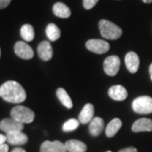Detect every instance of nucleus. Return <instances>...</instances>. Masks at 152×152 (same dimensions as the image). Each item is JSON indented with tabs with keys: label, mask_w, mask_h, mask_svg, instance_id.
Here are the masks:
<instances>
[{
	"label": "nucleus",
	"mask_w": 152,
	"mask_h": 152,
	"mask_svg": "<svg viewBox=\"0 0 152 152\" xmlns=\"http://www.w3.org/2000/svg\"><path fill=\"white\" fill-rule=\"evenodd\" d=\"M122 127V121L119 118H114L110 123H109L107 128H106V135L111 138L113 137L120 129V128Z\"/></svg>",
	"instance_id": "19"
},
{
	"label": "nucleus",
	"mask_w": 152,
	"mask_h": 152,
	"mask_svg": "<svg viewBox=\"0 0 152 152\" xmlns=\"http://www.w3.org/2000/svg\"><path fill=\"white\" fill-rule=\"evenodd\" d=\"M149 71H150V75H151V79L152 80V64L150 65V69H149Z\"/></svg>",
	"instance_id": "30"
},
{
	"label": "nucleus",
	"mask_w": 152,
	"mask_h": 152,
	"mask_svg": "<svg viewBox=\"0 0 152 152\" xmlns=\"http://www.w3.org/2000/svg\"><path fill=\"white\" fill-rule=\"evenodd\" d=\"M11 152H26L24 149H22V148H15L13 151Z\"/></svg>",
	"instance_id": "29"
},
{
	"label": "nucleus",
	"mask_w": 152,
	"mask_h": 152,
	"mask_svg": "<svg viewBox=\"0 0 152 152\" xmlns=\"http://www.w3.org/2000/svg\"><path fill=\"white\" fill-rule=\"evenodd\" d=\"M9 151V146L6 144L0 145V152H8Z\"/></svg>",
	"instance_id": "27"
},
{
	"label": "nucleus",
	"mask_w": 152,
	"mask_h": 152,
	"mask_svg": "<svg viewBox=\"0 0 152 152\" xmlns=\"http://www.w3.org/2000/svg\"><path fill=\"white\" fill-rule=\"evenodd\" d=\"M99 29L102 37L108 40H117L123 34V31L119 26L107 20H100Z\"/></svg>",
	"instance_id": "2"
},
{
	"label": "nucleus",
	"mask_w": 152,
	"mask_h": 152,
	"mask_svg": "<svg viewBox=\"0 0 152 152\" xmlns=\"http://www.w3.org/2000/svg\"><path fill=\"white\" fill-rule=\"evenodd\" d=\"M80 121L75 118H71L66 121L63 125V130L64 132H71V131L75 130L78 129L80 125Z\"/></svg>",
	"instance_id": "23"
},
{
	"label": "nucleus",
	"mask_w": 152,
	"mask_h": 152,
	"mask_svg": "<svg viewBox=\"0 0 152 152\" xmlns=\"http://www.w3.org/2000/svg\"><path fill=\"white\" fill-rule=\"evenodd\" d=\"M118 152H138V151L136 150V148H134V147H128V148L121 150Z\"/></svg>",
	"instance_id": "26"
},
{
	"label": "nucleus",
	"mask_w": 152,
	"mask_h": 152,
	"mask_svg": "<svg viewBox=\"0 0 152 152\" xmlns=\"http://www.w3.org/2000/svg\"><path fill=\"white\" fill-rule=\"evenodd\" d=\"M24 129V124L11 118H4L0 122V129L6 134L22 131Z\"/></svg>",
	"instance_id": "7"
},
{
	"label": "nucleus",
	"mask_w": 152,
	"mask_h": 152,
	"mask_svg": "<svg viewBox=\"0 0 152 152\" xmlns=\"http://www.w3.org/2000/svg\"><path fill=\"white\" fill-rule=\"evenodd\" d=\"M99 0H83V6L86 10H91L98 3Z\"/></svg>",
	"instance_id": "24"
},
{
	"label": "nucleus",
	"mask_w": 152,
	"mask_h": 152,
	"mask_svg": "<svg viewBox=\"0 0 152 152\" xmlns=\"http://www.w3.org/2000/svg\"><path fill=\"white\" fill-rule=\"evenodd\" d=\"M7 141V138L5 135H3L0 134V145H3L4 144V142Z\"/></svg>",
	"instance_id": "28"
},
{
	"label": "nucleus",
	"mask_w": 152,
	"mask_h": 152,
	"mask_svg": "<svg viewBox=\"0 0 152 152\" xmlns=\"http://www.w3.org/2000/svg\"><path fill=\"white\" fill-rule=\"evenodd\" d=\"M15 53L23 59H31L34 56L32 48L25 42H17L15 45Z\"/></svg>",
	"instance_id": "8"
},
{
	"label": "nucleus",
	"mask_w": 152,
	"mask_h": 152,
	"mask_svg": "<svg viewBox=\"0 0 152 152\" xmlns=\"http://www.w3.org/2000/svg\"><path fill=\"white\" fill-rule=\"evenodd\" d=\"M120 68V59L116 55H112L107 57L103 64V69L105 73L109 76L116 75Z\"/></svg>",
	"instance_id": "6"
},
{
	"label": "nucleus",
	"mask_w": 152,
	"mask_h": 152,
	"mask_svg": "<svg viewBox=\"0 0 152 152\" xmlns=\"http://www.w3.org/2000/svg\"><path fill=\"white\" fill-rule=\"evenodd\" d=\"M0 96L10 103H21L26 98V93L20 83L10 80L0 86Z\"/></svg>",
	"instance_id": "1"
},
{
	"label": "nucleus",
	"mask_w": 152,
	"mask_h": 152,
	"mask_svg": "<svg viewBox=\"0 0 152 152\" xmlns=\"http://www.w3.org/2000/svg\"><path fill=\"white\" fill-rule=\"evenodd\" d=\"M0 57H1V50H0Z\"/></svg>",
	"instance_id": "32"
},
{
	"label": "nucleus",
	"mask_w": 152,
	"mask_h": 152,
	"mask_svg": "<svg viewBox=\"0 0 152 152\" xmlns=\"http://www.w3.org/2000/svg\"><path fill=\"white\" fill-rule=\"evenodd\" d=\"M67 151L69 152H86L87 150L86 145L84 142L77 140H70L64 143Z\"/></svg>",
	"instance_id": "16"
},
{
	"label": "nucleus",
	"mask_w": 152,
	"mask_h": 152,
	"mask_svg": "<svg viewBox=\"0 0 152 152\" xmlns=\"http://www.w3.org/2000/svg\"><path fill=\"white\" fill-rule=\"evenodd\" d=\"M110 97L114 101H124L128 96V91L124 87L122 86H113L108 91Z\"/></svg>",
	"instance_id": "14"
},
{
	"label": "nucleus",
	"mask_w": 152,
	"mask_h": 152,
	"mask_svg": "<svg viewBox=\"0 0 152 152\" xmlns=\"http://www.w3.org/2000/svg\"><path fill=\"white\" fill-rule=\"evenodd\" d=\"M132 131L134 133L139 132H151L152 120L149 118H140L134 123L132 126Z\"/></svg>",
	"instance_id": "13"
},
{
	"label": "nucleus",
	"mask_w": 152,
	"mask_h": 152,
	"mask_svg": "<svg viewBox=\"0 0 152 152\" xmlns=\"http://www.w3.org/2000/svg\"><path fill=\"white\" fill-rule=\"evenodd\" d=\"M37 53L40 58L43 61H49L53 58V51L50 42L48 41H43L39 44L37 48Z\"/></svg>",
	"instance_id": "11"
},
{
	"label": "nucleus",
	"mask_w": 152,
	"mask_h": 152,
	"mask_svg": "<svg viewBox=\"0 0 152 152\" xmlns=\"http://www.w3.org/2000/svg\"><path fill=\"white\" fill-rule=\"evenodd\" d=\"M6 138H7V141L13 145H22L26 144L28 141L27 135L22 133V131L7 134Z\"/></svg>",
	"instance_id": "12"
},
{
	"label": "nucleus",
	"mask_w": 152,
	"mask_h": 152,
	"mask_svg": "<svg viewBox=\"0 0 152 152\" xmlns=\"http://www.w3.org/2000/svg\"><path fill=\"white\" fill-rule=\"evenodd\" d=\"M133 110L139 114H149L152 113V97L148 96H139L132 103Z\"/></svg>",
	"instance_id": "4"
},
{
	"label": "nucleus",
	"mask_w": 152,
	"mask_h": 152,
	"mask_svg": "<svg viewBox=\"0 0 152 152\" xmlns=\"http://www.w3.org/2000/svg\"><path fill=\"white\" fill-rule=\"evenodd\" d=\"M53 14L59 17V18L66 19L71 15L70 9L67 5H65L64 3H60V2L56 3L53 5Z\"/></svg>",
	"instance_id": "18"
},
{
	"label": "nucleus",
	"mask_w": 152,
	"mask_h": 152,
	"mask_svg": "<svg viewBox=\"0 0 152 152\" xmlns=\"http://www.w3.org/2000/svg\"><path fill=\"white\" fill-rule=\"evenodd\" d=\"M40 152H67L65 145L58 140L45 141L41 145Z\"/></svg>",
	"instance_id": "9"
},
{
	"label": "nucleus",
	"mask_w": 152,
	"mask_h": 152,
	"mask_svg": "<svg viewBox=\"0 0 152 152\" xmlns=\"http://www.w3.org/2000/svg\"><path fill=\"white\" fill-rule=\"evenodd\" d=\"M125 64L132 74L136 73L140 67V58L139 56L134 52H129L125 56Z\"/></svg>",
	"instance_id": "10"
},
{
	"label": "nucleus",
	"mask_w": 152,
	"mask_h": 152,
	"mask_svg": "<svg viewBox=\"0 0 152 152\" xmlns=\"http://www.w3.org/2000/svg\"><path fill=\"white\" fill-rule=\"evenodd\" d=\"M20 35L26 42H31L35 37V31L32 26L29 24L24 25L20 29Z\"/></svg>",
	"instance_id": "22"
},
{
	"label": "nucleus",
	"mask_w": 152,
	"mask_h": 152,
	"mask_svg": "<svg viewBox=\"0 0 152 152\" xmlns=\"http://www.w3.org/2000/svg\"><path fill=\"white\" fill-rule=\"evenodd\" d=\"M11 118L21 124H31L34 121L35 113L32 110L24 106H16L11 110Z\"/></svg>",
	"instance_id": "3"
},
{
	"label": "nucleus",
	"mask_w": 152,
	"mask_h": 152,
	"mask_svg": "<svg viewBox=\"0 0 152 152\" xmlns=\"http://www.w3.org/2000/svg\"><path fill=\"white\" fill-rule=\"evenodd\" d=\"M57 96L58 98L61 103L63 104L65 107H67L68 109H71L73 107V102L71 101V98L69 97V94L67 93L64 89L63 88H58L57 90Z\"/></svg>",
	"instance_id": "20"
},
{
	"label": "nucleus",
	"mask_w": 152,
	"mask_h": 152,
	"mask_svg": "<svg viewBox=\"0 0 152 152\" xmlns=\"http://www.w3.org/2000/svg\"><path fill=\"white\" fill-rule=\"evenodd\" d=\"M46 34L50 41L55 42L60 37L61 31H60L59 28L55 24L51 23V24H48L46 28Z\"/></svg>",
	"instance_id": "21"
},
{
	"label": "nucleus",
	"mask_w": 152,
	"mask_h": 152,
	"mask_svg": "<svg viewBox=\"0 0 152 152\" xmlns=\"http://www.w3.org/2000/svg\"><path fill=\"white\" fill-rule=\"evenodd\" d=\"M11 0H0V10L4 9L10 4Z\"/></svg>",
	"instance_id": "25"
},
{
	"label": "nucleus",
	"mask_w": 152,
	"mask_h": 152,
	"mask_svg": "<svg viewBox=\"0 0 152 152\" xmlns=\"http://www.w3.org/2000/svg\"><path fill=\"white\" fill-rule=\"evenodd\" d=\"M107 152H112V151H107Z\"/></svg>",
	"instance_id": "33"
},
{
	"label": "nucleus",
	"mask_w": 152,
	"mask_h": 152,
	"mask_svg": "<svg viewBox=\"0 0 152 152\" xmlns=\"http://www.w3.org/2000/svg\"><path fill=\"white\" fill-rule=\"evenodd\" d=\"M144 3H145V4H151L152 3V0H142Z\"/></svg>",
	"instance_id": "31"
},
{
	"label": "nucleus",
	"mask_w": 152,
	"mask_h": 152,
	"mask_svg": "<svg viewBox=\"0 0 152 152\" xmlns=\"http://www.w3.org/2000/svg\"><path fill=\"white\" fill-rule=\"evenodd\" d=\"M103 129L104 122L103 119H102L101 118L96 117L90 122L89 131H90V134L92 136L100 135L101 133L103 130Z\"/></svg>",
	"instance_id": "17"
},
{
	"label": "nucleus",
	"mask_w": 152,
	"mask_h": 152,
	"mask_svg": "<svg viewBox=\"0 0 152 152\" xmlns=\"http://www.w3.org/2000/svg\"><path fill=\"white\" fill-rule=\"evenodd\" d=\"M94 107L92 104L88 103L85 105L80 113L79 115V121L81 124H88L94 118Z\"/></svg>",
	"instance_id": "15"
},
{
	"label": "nucleus",
	"mask_w": 152,
	"mask_h": 152,
	"mask_svg": "<svg viewBox=\"0 0 152 152\" xmlns=\"http://www.w3.org/2000/svg\"><path fill=\"white\" fill-rule=\"evenodd\" d=\"M86 48L97 54H103L108 52L110 49V45L108 42H107L104 40H100V39H91L89 40L86 44Z\"/></svg>",
	"instance_id": "5"
}]
</instances>
